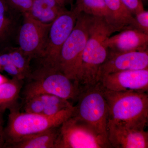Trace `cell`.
Returning a JSON list of instances; mask_svg holds the SVG:
<instances>
[{"mask_svg": "<svg viewBox=\"0 0 148 148\" xmlns=\"http://www.w3.org/2000/svg\"><path fill=\"white\" fill-rule=\"evenodd\" d=\"M120 32L105 18L91 16L88 38L75 77L80 92L100 82V69L108 54L107 40Z\"/></svg>", "mask_w": 148, "mask_h": 148, "instance_id": "6da1fadb", "label": "cell"}, {"mask_svg": "<svg viewBox=\"0 0 148 148\" xmlns=\"http://www.w3.org/2000/svg\"><path fill=\"white\" fill-rule=\"evenodd\" d=\"M101 85L108 105V121L144 130L148 123L147 92L113 91Z\"/></svg>", "mask_w": 148, "mask_h": 148, "instance_id": "7a4b0ae2", "label": "cell"}, {"mask_svg": "<svg viewBox=\"0 0 148 148\" xmlns=\"http://www.w3.org/2000/svg\"><path fill=\"white\" fill-rule=\"evenodd\" d=\"M24 79L21 93L22 104L29 98L42 94H51L66 100L77 101L79 94L75 81L58 69L41 65Z\"/></svg>", "mask_w": 148, "mask_h": 148, "instance_id": "3957f363", "label": "cell"}, {"mask_svg": "<svg viewBox=\"0 0 148 148\" xmlns=\"http://www.w3.org/2000/svg\"><path fill=\"white\" fill-rule=\"evenodd\" d=\"M19 110V108L10 110L7 125L4 128V148L28 136L60 126L74 115L75 107L73 106L51 116L21 112Z\"/></svg>", "mask_w": 148, "mask_h": 148, "instance_id": "277c9868", "label": "cell"}, {"mask_svg": "<svg viewBox=\"0 0 148 148\" xmlns=\"http://www.w3.org/2000/svg\"><path fill=\"white\" fill-rule=\"evenodd\" d=\"M55 148H112L108 138L73 116L59 126Z\"/></svg>", "mask_w": 148, "mask_h": 148, "instance_id": "5b68a950", "label": "cell"}, {"mask_svg": "<svg viewBox=\"0 0 148 148\" xmlns=\"http://www.w3.org/2000/svg\"><path fill=\"white\" fill-rule=\"evenodd\" d=\"M77 101L73 116L89 124L99 134L108 138V105L100 82L81 92Z\"/></svg>", "mask_w": 148, "mask_h": 148, "instance_id": "8992f818", "label": "cell"}, {"mask_svg": "<svg viewBox=\"0 0 148 148\" xmlns=\"http://www.w3.org/2000/svg\"><path fill=\"white\" fill-rule=\"evenodd\" d=\"M91 16L80 13L72 32L62 47L58 69L71 79L75 81L88 36Z\"/></svg>", "mask_w": 148, "mask_h": 148, "instance_id": "52a82bcc", "label": "cell"}, {"mask_svg": "<svg viewBox=\"0 0 148 148\" xmlns=\"http://www.w3.org/2000/svg\"><path fill=\"white\" fill-rule=\"evenodd\" d=\"M80 12L75 8L66 10L51 25L48 35L40 58L41 65L58 69L61 49L76 22Z\"/></svg>", "mask_w": 148, "mask_h": 148, "instance_id": "ba28073f", "label": "cell"}, {"mask_svg": "<svg viewBox=\"0 0 148 148\" xmlns=\"http://www.w3.org/2000/svg\"><path fill=\"white\" fill-rule=\"evenodd\" d=\"M24 20L19 29V49L30 60L40 59L48 35L51 24L42 23L35 19L29 12L23 14Z\"/></svg>", "mask_w": 148, "mask_h": 148, "instance_id": "9c48e42d", "label": "cell"}, {"mask_svg": "<svg viewBox=\"0 0 148 148\" xmlns=\"http://www.w3.org/2000/svg\"><path fill=\"white\" fill-rule=\"evenodd\" d=\"M99 82L109 90L147 92L148 69L122 71L103 75Z\"/></svg>", "mask_w": 148, "mask_h": 148, "instance_id": "30bf717a", "label": "cell"}, {"mask_svg": "<svg viewBox=\"0 0 148 148\" xmlns=\"http://www.w3.org/2000/svg\"><path fill=\"white\" fill-rule=\"evenodd\" d=\"M148 69V50L115 53L108 50L107 59L100 69L103 75L131 70Z\"/></svg>", "mask_w": 148, "mask_h": 148, "instance_id": "8fae6325", "label": "cell"}, {"mask_svg": "<svg viewBox=\"0 0 148 148\" xmlns=\"http://www.w3.org/2000/svg\"><path fill=\"white\" fill-rule=\"evenodd\" d=\"M108 140L112 148H148V132L108 121Z\"/></svg>", "mask_w": 148, "mask_h": 148, "instance_id": "7c38bea8", "label": "cell"}, {"mask_svg": "<svg viewBox=\"0 0 148 148\" xmlns=\"http://www.w3.org/2000/svg\"><path fill=\"white\" fill-rule=\"evenodd\" d=\"M109 51L124 53L148 50V34L137 28H127L110 37L107 41Z\"/></svg>", "mask_w": 148, "mask_h": 148, "instance_id": "4fadbf2b", "label": "cell"}, {"mask_svg": "<svg viewBox=\"0 0 148 148\" xmlns=\"http://www.w3.org/2000/svg\"><path fill=\"white\" fill-rule=\"evenodd\" d=\"M105 1L110 14L111 23L113 26L120 31L131 27L140 29L133 14L122 0Z\"/></svg>", "mask_w": 148, "mask_h": 148, "instance_id": "5bb4252c", "label": "cell"}, {"mask_svg": "<svg viewBox=\"0 0 148 148\" xmlns=\"http://www.w3.org/2000/svg\"><path fill=\"white\" fill-rule=\"evenodd\" d=\"M59 127H53L40 133L28 136L15 143L9 144L4 148H55Z\"/></svg>", "mask_w": 148, "mask_h": 148, "instance_id": "9a60e30c", "label": "cell"}, {"mask_svg": "<svg viewBox=\"0 0 148 148\" xmlns=\"http://www.w3.org/2000/svg\"><path fill=\"white\" fill-rule=\"evenodd\" d=\"M66 10L56 0H33L29 13L42 23L51 24Z\"/></svg>", "mask_w": 148, "mask_h": 148, "instance_id": "2e32d148", "label": "cell"}, {"mask_svg": "<svg viewBox=\"0 0 148 148\" xmlns=\"http://www.w3.org/2000/svg\"><path fill=\"white\" fill-rule=\"evenodd\" d=\"M24 82L12 78L0 84V112L19 108L18 101Z\"/></svg>", "mask_w": 148, "mask_h": 148, "instance_id": "e0dca14e", "label": "cell"}, {"mask_svg": "<svg viewBox=\"0 0 148 148\" xmlns=\"http://www.w3.org/2000/svg\"><path fill=\"white\" fill-rule=\"evenodd\" d=\"M75 1V6L74 8L80 13L105 18L111 24L110 14L105 0Z\"/></svg>", "mask_w": 148, "mask_h": 148, "instance_id": "ac0fdd59", "label": "cell"}, {"mask_svg": "<svg viewBox=\"0 0 148 148\" xmlns=\"http://www.w3.org/2000/svg\"><path fill=\"white\" fill-rule=\"evenodd\" d=\"M14 10L6 0H0V43L8 39L13 32L15 18L12 11Z\"/></svg>", "mask_w": 148, "mask_h": 148, "instance_id": "d6986e66", "label": "cell"}, {"mask_svg": "<svg viewBox=\"0 0 148 148\" xmlns=\"http://www.w3.org/2000/svg\"><path fill=\"white\" fill-rule=\"evenodd\" d=\"M40 95L45 105L42 114L52 115L73 106L70 101L56 95L51 94H42Z\"/></svg>", "mask_w": 148, "mask_h": 148, "instance_id": "ffe728a7", "label": "cell"}, {"mask_svg": "<svg viewBox=\"0 0 148 148\" xmlns=\"http://www.w3.org/2000/svg\"><path fill=\"white\" fill-rule=\"evenodd\" d=\"M9 53L10 54L13 64L26 78L32 71L30 66L31 60L24 55L19 48L13 49Z\"/></svg>", "mask_w": 148, "mask_h": 148, "instance_id": "44dd1931", "label": "cell"}, {"mask_svg": "<svg viewBox=\"0 0 148 148\" xmlns=\"http://www.w3.org/2000/svg\"><path fill=\"white\" fill-rule=\"evenodd\" d=\"M24 112L42 114L45 108L44 103L40 95L29 98L23 103Z\"/></svg>", "mask_w": 148, "mask_h": 148, "instance_id": "7402d4cb", "label": "cell"}, {"mask_svg": "<svg viewBox=\"0 0 148 148\" xmlns=\"http://www.w3.org/2000/svg\"><path fill=\"white\" fill-rule=\"evenodd\" d=\"M13 9L22 14L29 12L33 0H6Z\"/></svg>", "mask_w": 148, "mask_h": 148, "instance_id": "603a6c76", "label": "cell"}, {"mask_svg": "<svg viewBox=\"0 0 148 148\" xmlns=\"http://www.w3.org/2000/svg\"><path fill=\"white\" fill-rule=\"evenodd\" d=\"M132 14H137L145 10L143 0H122Z\"/></svg>", "mask_w": 148, "mask_h": 148, "instance_id": "cb8c5ba5", "label": "cell"}, {"mask_svg": "<svg viewBox=\"0 0 148 148\" xmlns=\"http://www.w3.org/2000/svg\"><path fill=\"white\" fill-rule=\"evenodd\" d=\"M140 29L148 34V11L144 10L135 15V17Z\"/></svg>", "mask_w": 148, "mask_h": 148, "instance_id": "d4e9b609", "label": "cell"}, {"mask_svg": "<svg viewBox=\"0 0 148 148\" xmlns=\"http://www.w3.org/2000/svg\"><path fill=\"white\" fill-rule=\"evenodd\" d=\"M1 68H2L5 71L10 75L12 77V78L24 80L25 78L24 76L12 63L7 64L5 66H3Z\"/></svg>", "mask_w": 148, "mask_h": 148, "instance_id": "484cf974", "label": "cell"}, {"mask_svg": "<svg viewBox=\"0 0 148 148\" xmlns=\"http://www.w3.org/2000/svg\"><path fill=\"white\" fill-rule=\"evenodd\" d=\"M4 120L3 113L0 112V148H4L5 141L4 138Z\"/></svg>", "mask_w": 148, "mask_h": 148, "instance_id": "4316f807", "label": "cell"}, {"mask_svg": "<svg viewBox=\"0 0 148 148\" xmlns=\"http://www.w3.org/2000/svg\"><path fill=\"white\" fill-rule=\"evenodd\" d=\"M61 6L65 7V5L68 3H72L73 0H56Z\"/></svg>", "mask_w": 148, "mask_h": 148, "instance_id": "83f0119b", "label": "cell"}, {"mask_svg": "<svg viewBox=\"0 0 148 148\" xmlns=\"http://www.w3.org/2000/svg\"><path fill=\"white\" fill-rule=\"evenodd\" d=\"M7 80V79L5 77H3L1 75H0V84L5 82Z\"/></svg>", "mask_w": 148, "mask_h": 148, "instance_id": "f1b7e54d", "label": "cell"}, {"mask_svg": "<svg viewBox=\"0 0 148 148\" xmlns=\"http://www.w3.org/2000/svg\"><path fill=\"white\" fill-rule=\"evenodd\" d=\"M144 1H147V0H144Z\"/></svg>", "mask_w": 148, "mask_h": 148, "instance_id": "f546056e", "label": "cell"}]
</instances>
